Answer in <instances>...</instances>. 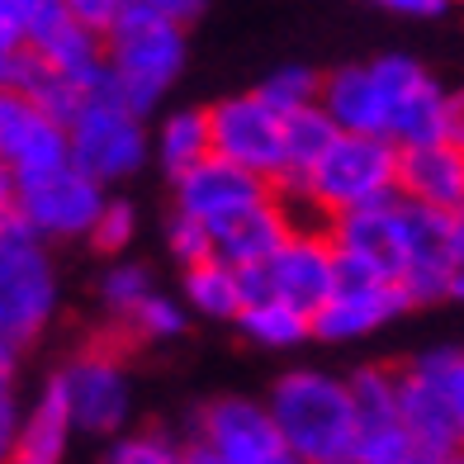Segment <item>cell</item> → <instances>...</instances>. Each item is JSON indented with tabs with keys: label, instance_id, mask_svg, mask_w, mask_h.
Here are the masks:
<instances>
[{
	"label": "cell",
	"instance_id": "cell-35",
	"mask_svg": "<svg viewBox=\"0 0 464 464\" xmlns=\"http://www.w3.org/2000/svg\"><path fill=\"white\" fill-rule=\"evenodd\" d=\"M446 299H464V208L450 214V266H446Z\"/></svg>",
	"mask_w": 464,
	"mask_h": 464
},
{
	"label": "cell",
	"instance_id": "cell-22",
	"mask_svg": "<svg viewBox=\"0 0 464 464\" xmlns=\"http://www.w3.org/2000/svg\"><path fill=\"white\" fill-rule=\"evenodd\" d=\"M72 436H76V421H72L67 403H62L53 389H44V398L19 417L14 459H24V464H57L62 455H67Z\"/></svg>",
	"mask_w": 464,
	"mask_h": 464
},
{
	"label": "cell",
	"instance_id": "cell-17",
	"mask_svg": "<svg viewBox=\"0 0 464 464\" xmlns=\"http://www.w3.org/2000/svg\"><path fill=\"white\" fill-rule=\"evenodd\" d=\"M398 412H403V427L412 436L417 464H446V459L464 455V427L450 408V398L417 365L398 374Z\"/></svg>",
	"mask_w": 464,
	"mask_h": 464
},
{
	"label": "cell",
	"instance_id": "cell-21",
	"mask_svg": "<svg viewBox=\"0 0 464 464\" xmlns=\"http://www.w3.org/2000/svg\"><path fill=\"white\" fill-rule=\"evenodd\" d=\"M237 327L246 342H256L266 351H289L313 336V308L280 299V294H261V299H246L237 313Z\"/></svg>",
	"mask_w": 464,
	"mask_h": 464
},
{
	"label": "cell",
	"instance_id": "cell-6",
	"mask_svg": "<svg viewBox=\"0 0 464 464\" xmlns=\"http://www.w3.org/2000/svg\"><path fill=\"white\" fill-rule=\"evenodd\" d=\"M142 119L147 114L133 110V104L110 86V76H104L67 123L72 161L81 166V171H91L95 180H104V185H119V180L138 176L147 152H152Z\"/></svg>",
	"mask_w": 464,
	"mask_h": 464
},
{
	"label": "cell",
	"instance_id": "cell-8",
	"mask_svg": "<svg viewBox=\"0 0 464 464\" xmlns=\"http://www.w3.org/2000/svg\"><path fill=\"white\" fill-rule=\"evenodd\" d=\"M185 455L199 464H285L289 446L276 427L270 403L251 398H218L189 421Z\"/></svg>",
	"mask_w": 464,
	"mask_h": 464
},
{
	"label": "cell",
	"instance_id": "cell-11",
	"mask_svg": "<svg viewBox=\"0 0 464 464\" xmlns=\"http://www.w3.org/2000/svg\"><path fill=\"white\" fill-rule=\"evenodd\" d=\"M332 242L342 270H365V276H384L403 285L408 270V246H412V199L389 195L365 208L332 218Z\"/></svg>",
	"mask_w": 464,
	"mask_h": 464
},
{
	"label": "cell",
	"instance_id": "cell-33",
	"mask_svg": "<svg viewBox=\"0 0 464 464\" xmlns=\"http://www.w3.org/2000/svg\"><path fill=\"white\" fill-rule=\"evenodd\" d=\"M5 5H10L19 34H24L29 44H38V38H44L48 29H57L62 19L72 14V10H67V0H5Z\"/></svg>",
	"mask_w": 464,
	"mask_h": 464
},
{
	"label": "cell",
	"instance_id": "cell-30",
	"mask_svg": "<svg viewBox=\"0 0 464 464\" xmlns=\"http://www.w3.org/2000/svg\"><path fill=\"white\" fill-rule=\"evenodd\" d=\"M412 365L427 374L440 393L450 398V408H455L459 427H464V351H455V346H446V351H427V355H417Z\"/></svg>",
	"mask_w": 464,
	"mask_h": 464
},
{
	"label": "cell",
	"instance_id": "cell-32",
	"mask_svg": "<svg viewBox=\"0 0 464 464\" xmlns=\"http://www.w3.org/2000/svg\"><path fill=\"white\" fill-rule=\"evenodd\" d=\"M166 246H171L176 261L195 266L204 256H214V232H208V223H199V218H189V214L176 208V218L166 223Z\"/></svg>",
	"mask_w": 464,
	"mask_h": 464
},
{
	"label": "cell",
	"instance_id": "cell-38",
	"mask_svg": "<svg viewBox=\"0 0 464 464\" xmlns=\"http://www.w3.org/2000/svg\"><path fill=\"white\" fill-rule=\"evenodd\" d=\"M374 5H384L393 14H408V19H431L450 5V0H374Z\"/></svg>",
	"mask_w": 464,
	"mask_h": 464
},
{
	"label": "cell",
	"instance_id": "cell-26",
	"mask_svg": "<svg viewBox=\"0 0 464 464\" xmlns=\"http://www.w3.org/2000/svg\"><path fill=\"white\" fill-rule=\"evenodd\" d=\"M147 294H152V276H147V266H138V261H114L100 276V304L110 308L119 323L129 318Z\"/></svg>",
	"mask_w": 464,
	"mask_h": 464
},
{
	"label": "cell",
	"instance_id": "cell-7",
	"mask_svg": "<svg viewBox=\"0 0 464 464\" xmlns=\"http://www.w3.org/2000/svg\"><path fill=\"white\" fill-rule=\"evenodd\" d=\"M104 180L67 157L44 171H24L14 176V214L24 218L34 232H44L48 242H76L91 237V227L104 208Z\"/></svg>",
	"mask_w": 464,
	"mask_h": 464
},
{
	"label": "cell",
	"instance_id": "cell-24",
	"mask_svg": "<svg viewBox=\"0 0 464 464\" xmlns=\"http://www.w3.org/2000/svg\"><path fill=\"white\" fill-rule=\"evenodd\" d=\"M214 152V133H208V110H176L161 119L157 129V161L171 176L189 171L195 161Z\"/></svg>",
	"mask_w": 464,
	"mask_h": 464
},
{
	"label": "cell",
	"instance_id": "cell-5",
	"mask_svg": "<svg viewBox=\"0 0 464 464\" xmlns=\"http://www.w3.org/2000/svg\"><path fill=\"white\" fill-rule=\"evenodd\" d=\"M57 313V270L48 237L5 208L0 214V342L29 346Z\"/></svg>",
	"mask_w": 464,
	"mask_h": 464
},
{
	"label": "cell",
	"instance_id": "cell-23",
	"mask_svg": "<svg viewBox=\"0 0 464 464\" xmlns=\"http://www.w3.org/2000/svg\"><path fill=\"white\" fill-rule=\"evenodd\" d=\"M185 299L195 313L204 318H232L246 304V280H242V266H232L223 256H204L195 266H185Z\"/></svg>",
	"mask_w": 464,
	"mask_h": 464
},
{
	"label": "cell",
	"instance_id": "cell-34",
	"mask_svg": "<svg viewBox=\"0 0 464 464\" xmlns=\"http://www.w3.org/2000/svg\"><path fill=\"white\" fill-rule=\"evenodd\" d=\"M129 5H133V0H67L72 19H81V24H91V29H100V34L110 29Z\"/></svg>",
	"mask_w": 464,
	"mask_h": 464
},
{
	"label": "cell",
	"instance_id": "cell-15",
	"mask_svg": "<svg viewBox=\"0 0 464 464\" xmlns=\"http://www.w3.org/2000/svg\"><path fill=\"white\" fill-rule=\"evenodd\" d=\"M355 459L361 464H417L412 436L398 412V374L389 370H355Z\"/></svg>",
	"mask_w": 464,
	"mask_h": 464
},
{
	"label": "cell",
	"instance_id": "cell-20",
	"mask_svg": "<svg viewBox=\"0 0 464 464\" xmlns=\"http://www.w3.org/2000/svg\"><path fill=\"white\" fill-rule=\"evenodd\" d=\"M38 53V62H44L48 72L57 76H67L76 81V86H86L95 91L104 76H110V62H104V34L91 29V24H81V19H62L57 29H48L38 44H29Z\"/></svg>",
	"mask_w": 464,
	"mask_h": 464
},
{
	"label": "cell",
	"instance_id": "cell-27",
	"mask_svg": "<svg viewBox=\"0 0 464 464\" xmlns=\"http://www.w3.org/2000/svg\"><path fill=\"white\" fill-rule=\"evenodd\" d=\"M123 323H129V327L142 336V342H176L189 318H185V308H180L176 299H166V294L152 289V294H147V299H142Z\"/></svg>",
	"mask_w": 464,
	"mask_h": 464
},
{
	"label": "cell",
	"instance_id": "cell-36",
	"mask_svg": "<svg viewBox=\"0 0 464 464\" xmlns=\"http://www.w3.org/2000/svg\"><path fill=\"white\" fill-rule=\"evenodd\" d=\"M138 5L157 10V14H171V19H180V24H195V19L208 10V0H138Z\"/></svg>",
	"mask_w": 464,
	"mask_h": 464
},
{
	"label": "cell",
	"instance_id": "cell-19",
	"mask_svg": "<svg viewBox=\"0 0 464 464\" xmlns=\"http://www.w3.org/2000/svg\"><path fill=\"white\" fill-rule=\"evenodd\" d=\"M289 232H294L289 204L280 199V189H276V195L261 199L256 208H246V214L214 227V256H223L232 266H256L289 237Z\"/></svg>",
	"mask_w": 464,
	"mask_h": 464
},
{
	"label": "cell",
	"instance_id": "cell-40",
	"mask_svg": "<svg viewBox=\"0 0 464 464\" xmlns=\"http://www.w3.org/2000/svg\"><path fill=\"white\" fill-rule=\"evenodd\" d=\"M5 208H14V171H10V161L0 157V214Z\"/></svg>",
	"mask_w": 464,
	"mask_h": 464
},
{
	"label": "cell",
	"instance_id": "cell-14",
	"mask_svg": "<svg viewBox=\"0 0 464 464\" xmlns=\"http://www.w3.org/2000/svg\"><path fill=\"white\" fill-rule=\"evenodd\" d=\"M408 304H412V294L398 280L365 276V270H342L336 289L313 308V336H323V342H355V336H370L374 327L393 323Z\"/></svg>",
	"mask_w": 464,
	"mask_h": 464
},
{
	"label": "cell",
	"instance_id": "cell-3",
	"mask_svg": "<svg viewBox=\"0 0 464 464\" xmlns=\"http://www.w3.org/2000/svg\"><path fill=\"white\" fill-rule=\"evenodd\" d=\"M185 24L171 14H157L147 5L123 10L110 29H104V62H110V86L133 104V110L152 114L157 100L176 86L185 72Z\"/></svg>",
	"mask_w": 464,
	"mask_h": 464
},
{
	"label": "cell",
	"instance_id": "cell-41",
	"mask_svg": "<svg viewBox=\"0 0 464 464\" xmlns=\"http://www.w3.org/2000/svg\"><path fill=\"white\" fill-rule=\"evenodd\" d=\"M455 138L464 142V95H455Z\"/></svg>",
	"mask_w": 464,
	"mask_h": 464
},
{
	"label": "cell",
	"instance_id": "cell-2",
	"mask_svg": "<svg viewBox=\"0 0 464 464\" xmlns=\"http://www.w3.org/2000/svg\"><path fill=\"white\" fill-rule=\"evenodd\" d=\"M270 412L289 446V459L342 464L355 459V398L351 379L327 370H289L270 389Z\"/></svg>",
	"mask_w": 464,
	"mask_h": 464
},
{
	"label": "cell",
	"instance_id": "cell-13",
	"mask_svg": "<svg viewBox=\"0 0 464 464\" xmlns=\"http://www.w3.org/2000/svg\"><path fill=\"white\" fill-rule=\"evenodd\" d=\"M280 185H270L266 176L246 171V166L227 161L218 152H208L204 161H195L189 171L176 176V208L189 218L208 223V232L223 227L227 218L246 214V208H256L261 199H270Z\"/></svg>",
	"mask_w": 464,
	"mask_h": 464
},
{
	"label": "cell",
	"instance_id": "cell-4",
	"mask_svg": "<svg viewBox=\"0 0 464 464\" xmlns=\"http://www.w3.org/2000/svg\"><path fill=\"white\" fill-rule=\"evenodd\" d=\"M289 189H304L323 218L351 214V208H365L374 199H389V195H398V142L336 129L332 142L318 152V161L304 171V180Z\"/></svg>",
	"mask_w": 464,
	"mask_h": 464
},
{
	"label": "cell",
	"instance_id": "cell-1",
	"mask_svg": "<svg viewBox=\"0 0 464 464\" xmlns=\"http://www.w3.org/2000/svg\"><path fill=\"white\" fill-rule=\"evenodd\" d=\"M323 110L336 129L374 133L398 147L455 138V95L412 57H374L365 67L332 72L323 81Z\"/></svg>",
	"mask_w": 464,
	"mask_h": 464
},
{
	"label": "cell",
	"instance_id": "cell-37",
	"mask_svg": "<svg viewBox=\"0 0 464 464\" xmlns=\"http://www.w3.org/2000/svg\"><path fill=\"white\" fill-rule=\"evenodd\" d=\"M19 403L14 398H5V403H0V459H10L14 455V436H19Z\"/></svg>",
	"mask_w": 464,
	"mask_h": 464
},
{
	"label": "cell",
	"instance_id": "cell-12",
	"mask_svg": "<svg viewBox=\"0 0 464 464\" xmlns=\"http://www.w3.org/2000/svg\"><path fill=\"white\" fill-rule=\"evenodd\" d=\"M242 280H246V299L280 294V299H294L304 308H318L336 289V280H342V256H336L332 232L323 237V232H299L294 227L266 261L242 266Z\"/></svg>",
	"mask_w": 464,
	"mask_h": 464
},
{
	"label": "cell",
	"instance_id": "cell-31",
	"mask_svg": "<svg viewBox=\"0 0 464 464\" xmlns=\"http://www.w3.org/2000/svg\"><path fill=\"white\" fill-rule=\"evenodd\" d=\"M133 232H138L133 204H129V199H104L100 218H95V227H91V242H95L100 251H110V256H119V251L133 242Z\"/></svg>",
	"mask_w": 464,
	"mask_h": 464
},
{
	"label": "cell",
	"instance_id": "cell-16",
	"mask_svg": "<svg viewBox=\"0 0 464 464\" xmlns=\"http://www.w3.org/2000/svg\"><path fill=\"white\" fill-rule=\"evenodd\" d=\"M0 157L10 161L14 176L67 161L72 157L67 123L53 110H44L29 91H0Z\"/></svg>",
	"mask_w": 464,
	"mask_h": 464
},
{
	"label": "cell",
	"instance_id": "cell-25",
	"mask_svg": "<svg viewBox=\"0 0 464 464\" xmlns=\"http://www.w3.org/2000/svg\"><path fill=\"white\" fill-rule=\"evenodd\" d=\"M285 133H289V185H299L304 171L318 161V152L332 142L336 123H332V114L323 110V100H318V104H304V110H289V114H285ZM289 185H285V189H289Z\"/></svg>",
	"mask_w": 464,
	"mask_h": 464
},
{
	"label": "cell",
	"instance_id": "cell-28",
	"mask_svg": "<svg viewBox=\"0 0 464 464\" xmlns=\"http://www.w3.org/2000/svg\"><path fill=\"white\" fill-rule=\"evenodd\" d=\"M276 110H304V104H318L323 100V76L318 72H308V67H280V72H270L261 86H256Z\"/></svg>",
	"mask_w": 464,
	"mask_h": 464
},
{
	"label": "cell",
	"instance_id": "cell-18",
	"mask_svg": "<svg viewBox=\"0 0 464 464\" xmlns=\"http://www.w3.org/2000/svg\"><path fill=\"white\" fill-rule=\"evenodd\" d=\"M398 195L412 204L459 214L464 208V142L459 138H431L398 147Z\"/></svg>",
	"mask_w": 464,
	"mask_h": 464
},
{
	"label": "cell",
	"instance_id": "cell-9",
	"mask_svg": "<svg viewBox=\"0 0 464 464\" xmlns=\"http://www.w3.org/2000/svg\"><path fill=\"white\" fill-rule=\"evenodd\" d=\"M208 133L214 152L266 176L270 185H289V133H285V110H276L261 91L251 95H227L208 110Z\"/></svg>",
	"mask_w": 464,
	"mask_h": 464
},
{
	"label": "cell",
	"instance_id": "cell-29",
	"mask_svg": "<svg viewBox=\"0 0 464 464\" xmlns=\"http://www.w3.org/2000/svg\"><path fill=\"white\" fill-rule=\"evenodd\" d=\"M180 455H185V440H176L171 431H157V427L129 431L110 446V459L119 464H176Z\"/></svg>",
	"mask_w": 464,
	"mask_h": 464
},
{
	"label": "cell",
	"instance_id": "cell-39",
	"mask_svg": "<svg viewBox=\"0 0 464 464\" xmlns=\"http://www.w3.org/2000/svg\"><path fill=\"white\" fill-rule=\"evenodd\" d=\"M14 398V346L0 342V403Z\"/></svg>",
	"mask_w": 464,
	"mask_h": 464
},
{
	"label": "cell",
	"instance_id": "cell-10",
	"mask_svg": "<svg viewBox=\"0 0 464 464\" xmlns=\"http://www.w3.org/2000/svg\"><path fill=\"white\" fill-rule=\"evenodd\" d=\"M48 389L67 403L76 431H86V436H119L123 421L133 417L129 370H123V361L110 346H91V351L72 355L48 379Z\"/></svg>",
	"mask_w": 464,
	"mask_h": 464
}]
</instances>
